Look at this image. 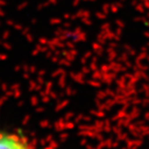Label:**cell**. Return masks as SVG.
Returning <instances> with one entry per match:
<instances>
[{
  "instance_id": "1",
  "label": "cell",
  "mask_w": 149,
  "mask_h": 149,
  "mask_svg": "<svg viewBox=\"0 0 149 149\" xmlns=\"http://www.w3.org/2000/svg\"><path fill=\"white\" fill-rule=\"evenodd\" d=\"M0 149H34L31 140L14 128H0Z\"/></svg>"
}]
</instances>
